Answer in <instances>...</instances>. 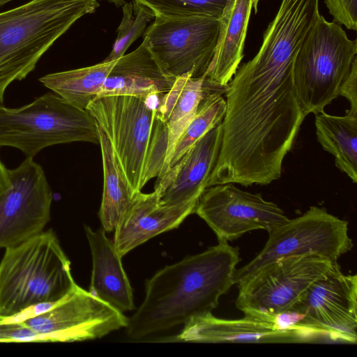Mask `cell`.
Listing matches in <instances>:
<instances>
[{"label": "cell", "instance_id": "cell-1", "mask_svg": "<svg viewBox=\"0 0 357 357\" xmlns=\"http://www.w3.org/2000/svg\"><path fill=\"white\" fill-rule=\"evenodd\" d=\"M239 249L229 242L168 265L146 281L145 296L126 327L132 340L183 325L190 317L211 312L235 284Z\"/></svg>", "mask_w": 357, "mask_h": 357}, {"label": "cell", "instance_id": "cell-2", "mask_svg": "<svg viewBox=\"0 0 357 357\" xmlns=\"http://www.w3.org/2000/svg\"><path fill=\"white\" fill-rule=\"evenodd\" d=\"M159 95L103 96L86 109L109 141L134 197L165 172L168 130L157 108Z\"/></svg>", "mask_w": 357, "mask_h": 357}, {"label": "cell", "instance_id": "cell-3", "mask_svg": "<svg viewBox=\"0 0 357 357\" xmlns=\"http://www.w3.org/2000/svg\"><path fill=\"white\" fill-rule=\"evenodd\" d=\"M97 0H31L0 13V106L14 81L32 72L40 58Z\"/></svg>", "mask_w": 357, "mask_h": 357}, {"label": "cell", "instance_id": "cell-4", "mask_svg": "<svg viewBox=\"0 0 357 357\" xmlns=\"http://www.w3.org/2000/svg\"><path fill=\"white\" fill-rule=\"evenodd\" d=\"M76 284L70 261L52 229L5 248L0 261V316L55 302Z\"/></svg>", "mask_w": 357, "mask_h": 357}, {"label": "cell", "instance_id": "cell-5", "mask_svg": "<svg viewBox=\"0 0 357 357\" xmlns=\"http://www.w3.org/2000/svg\"><path fill=\"white\" fill-rule=\"evenodd\" d=\"M99 144L97 124L84 109L52 92L18 108L0 106V147L20 150L26 158L59 144Z\"/></svg>", "mask_w": 357, "mask_h": 357}, {"label": "cell", "instance_id": "cell-6", "mask_svg": "<svg viewBox=\"0 0 357 357\" xmlns=\"http://www.w3.org/2000/svg\"><path fill=\"white\" fill-rule=\"evenodd\" d=\"M356 54L357 40L349 39L342 25L319 13L294 64L296 94L305 116L321 112L340 96Z\"/></svg>", "mask_w": 357, "mask_h": 357}, {"label": "cell", "instance_id": "cell-7", "mask_svg": "<svg viewBox=\"0 0 357 357\" xmlns=\"http://www.w3.org/2000/svg\"><path fill=\"white\" fill-rule=\"evenodd\" d=\"M338 267L337 261L313 255L279 258L237 284L236 307L245 317L271 324L273 317L289 310L314 282Z\"/></svg>", "mask_w": 357, "mask_h": 357}, {"label": "cell", "instance_id": "cell-8", "mask_svg": "<svg viewBox=\"0 0 357 357\" xmlns=\"http://www.w3.org/2000/svg\"><path fill=\"white\" fill-rule=\"evenodd\" d=\"M268 233L264 248L248 264L236 270L235 284L279 258L313 255L337 261L354 246L348 222L314 206Z\"/></svg>", "mask_w": 357, "mask_h": 357}, {"label": "cell", "instance_id": "cell-9", "mask_svg": "<svg viewBox=\"0 0 357 357\" xmlns=\"http://www.w3.org/2000/svg\"><path fill=\"white\" fill-rule=\"evenodd\" d=\"M219 30L217 17H155L142 42L167 74L200 77L206 75L213 58Z\"/></svg>", "mask_w": 357, "mask_h": 357}, {"label": "cell", "instance_id": "cell-10", "mask_svg": "<svg viewBox=\"0 0 357 357\" xmlns=\"http://www.w3.org/2000/svg\"><path fill=\"white\" fill-rule=\"evenodd\" d=\"M288 310L301 314L303 328L329 342L356 344L357 275L338 267L314 282Z\"/></svg>", "mask_w": 357, "mask_h": 357}, {"label": "cell", "instance_id": "cell-11", "mask_svg": "<svg viewBox=\"0 0 357 357\" xmlns=\"http://www.w3.org/2000/svg\"><path fill=\"white\" fill-rule=\"evenodd\" d=\"M10 185L0 197V249L44 230L50 220L52 189L43 167L32 158L9 169Z\"/></svg>", "mask_w": 357, "mask_h": 357}, {"label": "cell", "instance_id": "cell-12", "mask_svg": "<svg viewBox=\"0 0 357 357\" xmlns=\"http://www.w3.org/2000/svg\"><path fill=\"white\" fill-rule=\"evenodd\" d=\"M195 213L213 231L218 242L232 241L252 230L268 231L289 220L274 202L232 183L207 187L197 200Z\"/></svg>", "mask_w": 357, "mask_h": 357}, {"label": "cell", "instance_id": "cell-13", "mask_svg": "<svg viewBox=\"0 0 357 357\" xmlns=\"http://www.w3.org/2000/svg\"><path fill=\"white\" fill-rule=\"evenodd\" d=\"M128 318L77 284L49 310L22 321L52 342L101 338L126 328Z\"/></svg>", "mask_w": 357, "mask_h": 357}, {"label": "cell", "instance_id": "cell-14", "mask_svg": "<svg viewBox=\"0 0 357 357\" xmlns=\"http://www.w3.org/2000/svg\"><path fill=\"white\" fill-rule=\"evenodd\" d=\"M175 337V341L198 343H317L321 340L312 335L280 330L274 325L243 317L226 319L211 312L190 317Z\"/></svg>", "mask_w": 357, "mask_h": 357}, {"label": "cell", "instance_id": "cell-15", "mask_svg": "<svg viewBox=\"0 0 357 357\" xmlns=\"http://www.w3.org/2000/svg\"><path fill=\"white\" fill-rule=\"evenodd\" d=\"M222 122L199 139L155 184L160 202L177 204L198 199L207 188L221 144Z\"/></svg>", "mask_w": 357, "mask_h": 357}, {"label": "cell", "instance_id": "cell-16", "mask_svg": "<svg viewBox=\"0 0 357 357\" xmlns=\"http://www.w3.org/2000/svg\"><path fill=\"white\" fill-rule=\"evenodd\" d=\"M197 200L169 205L160 202L155 190L148 194L137 193L114 230L116 251L122 257L151 238L177 228L195 213Z\"/></svg>", "mask_w": 357, "mask_h": 357}, {"label": "cell", "instance_id": "cell-17", "mask_svg": "<svg viewBox=\"0 0 357 357\" xmlns=\"http://www.w3.org/2000/svg\"><path fill=\"white\" fill-rule=\"evenodd\" d=\"M176 79L162 69L142 42L134 51L116 61L98 98L130 96L145 100L169 91Z\"/></svg>", "mask_w": 357, "mask_h": 357}, {"label": "cell", "instance_id": "cell-18", "mask_svg": "<svg viewBox=\"0 0 357 357\" xmlns=\"http://www.w3.org/2000/svg\"><path fill=\"white\" fill-rule=\"evenodd\" d=\"M84 231L92 257L89 291L122 313L133 310L132 289L113 241L102 228L93 230L84 225Z\"/></svg>", "mask_w": 357, "mask_h": 357}, {"label": "cell", "instance_id": "cell-19", "mask_svg": "<svg viewBox=\"0 0 357 357\" xmlns=\"http://www.w3.org/2000/svg\"><path fill=\"white\" fill-rule=\"evenodd\" d=\"M260 0H228L219 17L220 30L215 54L206 78L227 86L243 57V49L252 10L257 12Z\"/></svg>", "mask_w": 357, "mask_h": 357}, {"label": "cell", "instance_id": "cell-20", "mask_svg": "<svg viewBox=\"0 0 357 357\" xmlns=\"http://www.w3.org/2000/svg\"><path fill=\"white\" fill-rule=\"evenodd\" d=\"M206 76L192 77L187 74L178 77L170 90L158 96L157 108L168 130L165 172L176 142L195 116L202 99L212 93L223 94L227 90V86L215 84Z\"/></svg>", "mask_w": 357, "mask_h": 357}, {"label": "cell", "instance_id": "cell-21", "mask_svg": "<svg viewBox=\"0 0 357 357\" xmlns=\"http://www.w3.org/2000/svg\"><path fill=\"white\" fill-rule=\"evenodd\" d=\"M317 141L332 154L335 166L354 183L357 182V113L349 110L344 116L322 111L315 114Z\"/></svg>", "mask_w": 357, "mask_h": 357}, {"label": "cell", "instance_id": "cell-22", "mask_svg": "<svg viewBox=\"0 0 357 357\" xmlns=\"http://www.w3.org/2000/svg\"><path fill=\"white\" fill-rule=\"evenodd\" d=\"M116 61H102L88 67L50 73L38 80L69 103L86 109L92 101L98 98Z\"/></svg>", "mask_w": 357, "mask_h": 357}, {"label": "cell", "instance_id": "cell-23", "mask_svg": "<svg viewBox=\"0 0 357 357\" xmlns=\"http://www.w3.org/2000/svg\"><path fill=\"white\" fill-rule=\"evenodd\" d=\"M103 168V190L98 216L105 232L114 230L134 199L109 141L98 126Z\"/></svg>", "mask_w": 357, "mask_h": 357}, {"label": "cell", "instance_id": "cell-24", "mask_svg": "<svg viewBox=\"0 0 357 357\" xmlns=\"http://www.w3.org/2000/svg\"><path fill=\"white\" fill-rule=\"evenodd\" d=\"M225 112L226 100L222 93L215 92L206 96L176 142L169 160L168 169L174 165L205 134L220 123Z\"/></svg>", "mask_w": 357, "mask_h": 357}, {"label": "cell", "instance_id": "cell-25", "mask_svg": "<svg viewBox=\"0 0 357 357\" xmlns=\"http://www.w3.org/2000/svg\"><path fill=\"white\" fill-rule=\"evenodd\" d=\"M123 17L117 29V36L112 50L103 61H112L123 56L128 47L139 37L143 36L149 22L155 18L146 6L133 0L124 2Z\"/></svg>", "mask_w": 357, "mask_h": 357}, {"label": "cell", "instance_id": "cell-26", "mask_svg": "<svg viewBox=\"0 0 357 357\" xmlns=\"http://www.w3.org/2000/svg\"><path fill=\"white\" fill-rule=\"evenodd\" d=\"M149 8L155 17H220L228 0H133Z\"/></svg>", "mask_w": 357, "mask_h": 357}, {"label": "cell", "instance_id": "cell-27", "mask_svg": "<svg viewBox=\"0 0 357 357\" xmlns=\"http://www.w3.org/2000/svg\"><path fill=\"white\" fill-rule=\"evenodd\" d=\"M334 21L349 30L357 29V0H324Z\"/></svg>", "mask_w": 357, "mask_h": 357}, {"label": "cell", "instance_id": "cell-28", "mask_svg": "<svg viewBox=\"0 0 357 357\" xmlns=\"http://www.w3.org/2000/svg\"><path fill=\"white\" fill-rule=\"evenodd\" d=\"M340 96L346 98L349 102V110L357 113V59L354 61L350 73L341 86Z\"/></svg>", "mask_w": 357, "mask_h": 357}, {"label": "cell", "instance_id": "cell-29", "mask_svg": "<svg viewBox=\"0 0 357 357\" xmlns=\"http://www.w3.org/2000/svg\"><path fill=\"white\" fill-rule=\"evenodd\" d=\"M10 185L9 169L6 167L0 158V197Z\"/></svg>", "mask_w": 357, "mask_h": 357}, {"label": "cell", "instance_id": "cell-30", "mask_svg": "<svg viewBox=\"0 0 357 357\" xmlns=\"http://www.w3.org/2000/svg\"><path fill=\"white\" fill-rule=\"evenodd\" d=\"M105 1L112 3L116 6H122L123 4V3L125 2L124 0H105Z\"/></svg>", "mask_w": 357, "mask_h": 357}, {"label": "cell", "instance_id": "cell-31", "mask_svg": "<svg viewBox=\"0 0 357 357\" xmlns=\"http://www.w3.org/2000/svg\"><path fill=\"white\" fill-rule=\"evenodd\" d=\"M10 1H13V0H0V7Z\"/></svg>", "mask_w": 357, "mask_h": 357}]
</instances>
